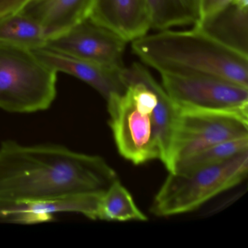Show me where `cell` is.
Masks as SVG:
<instances>
[{"instance_id":"6da1fadb","label":"cell","mask_w":248,"mask_h":248,"mask_svg":"<svg viewBox=\"0 0 248 248\" xmlns=\"http://www.w3.org/2000/svg\"><path fill=\"white\" fill-rule=\"evenodd\" d=\"M116 171L100 156L79 153L59 144L0 146V202L57 200L103 192Z\"/></svg>"},{"instance_id":"7a4b0ae2","label":"cell","mask_w":248,"mask_h":248,"mask_svg":"<svg viewBox=\"0 0 248 248\" xmlns=\"http://www.w3.org/2000/svg\"><path fill=\"white\" fill-rule=\"evenodd\" d=\"M132 43L142 63L160 75H205L248 88V57L220 45L197 29L165 30Z\"/></svg>"},{"instance_id":"3957f363","label":"cell","mask_w":248,"mask_h":248,"mask_svg":"<svg viewBox=\"0 0 248 248\" xmlns=\"http://www.w3.org/2000/svg\"><path fill=\"white\" fill-rule=\"evenodd\" d=\"M126 88L107 99L108 124L119 154L136 165L160 159L155 109L164 91L141 63L124 66Z\"/></svg>"},{"instance_id":"277c9868","label":"cell","mask_w":248,"mask_h":248,"mask_svg":"<svg viewBox=\"0 0 248 248\" xmlns=\"http://www.w3.org/2000/svg\"><path fill=\"white\" fill-rule=\"evenodd\" d=\"M248 152L213 166L181 173L169 172L155 195L150 211L169 217L194 211L248 176Z\"/></svg>"},{"instance_id":"5b68a950","label":"cell","mask_w":248,"mask_h":248,"mask_svg":"<svg viewBox=\"0 0 248 248\" xmlns=\"http://www.w3.org/2000/svg\"><path fill=\"white\" fill-rule=\"evenodd\" d=\"M57 72L33 50L0 43V109L29 114L48 109L57 95Z\"/></svg>"},{"instance_id":"8992f818","label":"cell","mask_w":248,"mask_h":248,"mask_svg":"<svg viewBox=\"0 0 248 248\" xmlns=\"http://www.w3.org/2000/svg\"><path fill=\"white\" fill-rule=\"evenodd\" d=\"M246 136H248V111L178 106L170 145L164 165L168 172H172L179 161L199 151Z\"/></svg>"},{"instance_id":"52a82bcc","label":"cell","mask_w":248,"mask_h":248,"mask_svg":"<svg viewBox=\"0 0 248 248\" xmlns=\"http://www.w3.org/2000/svg\"><path fill=\"white\" fill-rule=\"evenodd\" d=\"M162 85L178 106L248 111V88L205 75H162Z\"/></svg>"},{"instance_id":"ba28073f","label":"cell","mask_w":248,"mask_h":248,"mask_svg":"<svg viewBox=\"0 0 248 248\" xmlns=\"http://www.w3.org/2000/svg\"><path fill=\"white\" fill-rule=\"evenodd\" d=\"M127 43L88 16L63 34L48 39L46 46L106 67L121 69L124 67L123 57Z\"/></svg>"},{"instance_id":"9c48e42d","label":"cell","mask_w":248,"mask_h":248,"mask_svg":"<svg viewBox=\"0 0 248 248\" xmlns=\"http://www.w3.org/2000/svg\"><path fill=\"white\" fill-rule=\"evenodd\" d=\"M103 192L88 193L57 200L0 202V220L35 224L50 221L58 213H79L98 220V210Z\"/></svg>"},{"instance_id":"30bf717a","label":"cell","mask_w":248,"mask_h":248,"mask_svg":"<svg viewBox=\"0 0 248 248\" xmlns=\"http://www.w3.org/2000/svg\"><path fill=\"white\" fill-rule=\"evenodd\" d=\"M45 64L56 72H63L80 79L99 93L106 100L115 93H122L126 88L122 71L106 67L53 50L47 46L32 50Z\"/></svg>"},{"instance_id":"8fae6325","label":"cell","mask_w":248,"mask_h":248,"mask_svg":"<svg viewBox=\"0 0 248 248\" xmlns=\"http://www.w3.org/2000/svg\"><path fill=\"white\" fill-rule=\"evenodd\" d=\"M89 16L128 43L151 30L147 0H95Z\"/></svg>"},{"instance_id":"7c38bea8","label":"cell","mask_w":248,"mask_h":248,"mask_svg":"<svg viewBox=\"0 0 248 248\" xmlns=\"http://www.w3.org/2000/svg\"><path fill=\"white\" fill-rule=\"evenodd\" d=\"M215 41L248 57V0H233L194 26Z\"/></svg>"},{"instance_id":"4fadbf2b","label":"cell","mask_w":248,"mask_h":248,"mask_svg":"<svg viewBox=\"0 0 248 248\" xmlns=\"http://www.w3.org/2000/svg\"><path fill=\"white\" fill-rule=\"evenodd\" d=\"M95 0H50L34 19L43 27L47 40L68 31L89 16Z\"/></svg>"},{"instance_id":"5bb4252c","label":"cell","mask_w":248,"mask_h":248,"mask_svg":"<svg viewBox=\"0 0 248 248\" xmlns=\"http://www.w3.org/2000/svg\"><path fill=\"white\" fill-rule=\"evenodd\" d=\"M151 29L161 31L195 25L200 18V0H147Z\"/></svg>"},{"instance_id":"9a60e30c","label":"cell","mask_w":248,"mask_h":248,"mask_svg":"<svg viewBox=\"0 0 248 248\" xmlns=\"http://www.w3.org/2000/svg\"><path fill=\"white\" fill-rule=\"evenodd\" d=\"M47 40L40 23L21 12L0 17V43L32 50L46 46Z\"/></svg>"},{"instance_id":"2e32d148","label":"cell","mask_w":248,"mask_h":248,"mask_svg":"<svg viewBox=\"0 0 248 248\" xmlns=\"http://www.w3.org/2000/svg\"><path fill=\"white\" fill-rule=\"evenodd\" d=\"M98 220L146 221L147 216L139 208L128 190L117 179L101 195Z\"/></svg>"},{"instance_id":"e0dca14e","label":"cell","mask_w":248,"mask_h":248,"mask_svg":"<svg viewBox=\"0 0 248 248\" xmlns=\"http://www.w3.org/2000/svg\"><path fill=\"white\" fill-rule=\"evenodd\" d=\"M247 152H248V136L221 142L179 161L170 173H181L218 165Z\"/></svg>"},{"instance_id":"ac0fdd59","label":"cell","mask_w":248,"mask_h":248,"mask_svg":"<svg viewBox=\"0 0 248 248\" xmlns=\"http://www.w3.org/2000/svg\"><path fill=\"white\" fill-rule=\"evenodd\" d=\"M232 1L233 0H200V18L214 14Z\"/></svg>"},{"instance_id":"d6986e66","label":"cell","mask_w":248,"mask_h":248,"mask_svg":"<svg viewBox=\"0 0 248 248\" xmlns=\"http://www.w3.org/2000/svg\"><path fill=\"white\" fill-rule=\"evenodd\" d=\"M30 0H0V17L19 12Z\"/></svg>"},{"instance_id":"ffe728a7","label":"cell","mask_w":248,"mask_h":248,"mask_svg":"<svg viewBox=\"0 0 248 248\" xmlns=\"http://www.w3.org/2000/svg\"><path fill=\"white\" fill-rule=\"evenodd\" d=\"M50 0H30L28 3L19 12L34 19L39 11Z\"/></svg>"}]
</instances>
